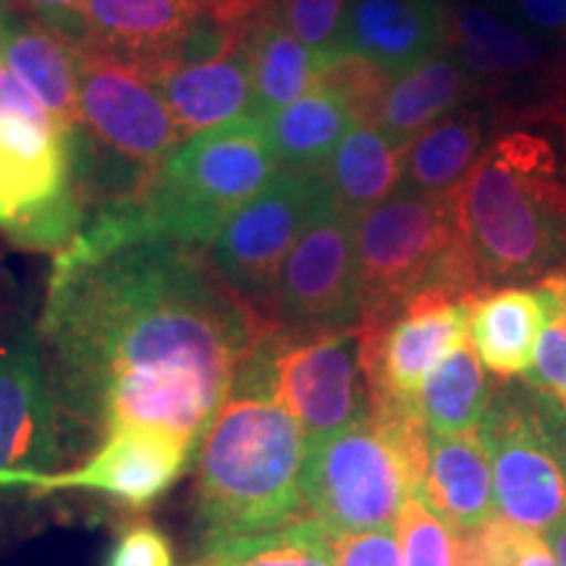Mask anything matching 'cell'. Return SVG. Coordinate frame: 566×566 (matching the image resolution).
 <instances>
[{
    "mask_svg": "<svg viewBox=\"0 0 566 566\" xmlns=\"http://www.w3.org/2000/svg\"><path fill=\"white\" fill-rule=\"evenodd\" d=\"M268 325L205 250L80 231L38 321L63 446L158 428L197 449Z\"/></svg>",
    "mask_w": 566,
    "mask_h": 566,
    "instance_id": "6da1fadb",
    "label": "cell"
},
{
    "mask_svg": "<svg viewBox=\"0 0 566 566\" xmlns=\"http://www.w3.org/2000/svg\"><path fill=\"white\" fill-rule=\"evenodd\" d=\"M501 132L454 189L459 229L485 289L566 263V113L499 111Z\"/></svg>",
    "mask_w": 566,
    "mask_h": 566,
    "instance_id": "7a4b0ae2",
    "label": "cell"
},
{
    "mask_svg": "<svg viewBox=\"0 0 566 566\" xmlns=\"http://www.w3.org/2000/svg\"><path fill=\"white\" fill-rule=\"evenodd\" d=\"M281 171L263 122L244 116L184 139L137 197L92 210L108 239H158L208 250L218 231Z\"/></svg>",
    "mask_w": 566,
    "mask_h": 566,
    "instance_id": "3957f363",
    "label": "cell"
},
{
    "mask_svg": "<svg viewBox=\"0 0 566 566\" xmlns=\"http://www.w3.org/2000/svg\"><path fill=\"white\" fill-rule=\"evenodd\" d=\"M195 459V514L205 543L268 533L307 516V436L273 396L231 391Z\"/></svg>",
    "mask_w": 566,
    "mask_h": 566,
    "instance_id": "277c9868",
    "label": "cell"
},
{
    "mask_svg": "<svg viewBox=\"0 0 566 566\" xmlns=\"http://www.w3.org/2000/svg\"><path fill=\"white\" fill-rule=\"evenodd\" d=\"M354 221L363 323H384L428 296L485 292L459 229L454 192H396Z\"/></svg>",
    "mask_w": 566,
    "mask_h": 566,
    "instance_id": "5b68a950",
    "label": "cell"
},
{
    "mask_svg": "<svg viewBox=\"0 0 566 566\" xmlns=\"http://www.w3.org/2000/svg\"><path fill=\"white\" fill-rule=\"evenodd\" d=\"M428 428L422 417L370 412L338 433L307 443L302 495L307 514L331 533H370L399 522L422 491Z\"/></svg>",
    "mask_w": 566,
    "mask_h": 566,
    "instance_id": "8992f818",
    "label": "cell"
},
{
    "mask_svg": "<svg viewBox=\"0 0 566 566\" xmlns=\"http://www.w3.org/2000/svg\"><path fill=\"white\" fill-rule=\"evenodd\" d=\"M84 221L71 132L0 61V231L19 250L59 254Z\"/></svg>",
    "mask_w": 566,
    "mask_h": 566,
    "instance_id": "52a82bcc",
    "label": "cell"
},
{
    "mask_svg": "<svg viewBox=\"0 0 566 566\" xmlns=\"http://www.w3.org/2000/svg\"><path fill=\"white\" fill-rule=\"evenodd\" d=\"M233 391L273 396L300 422L307 443L334 436L370 415L359 328L292 336L271 323Z\"/></svg>",
    "mask_w": 566,
    "mask_h": 566,
    "instance_id": "ba28073f",
    "label": "cell"
},
{
    "mask_svg": "<svg viewBox=\"0 0 566 566\" xmlns=\"http://www.w3.org/2000/svg\"><path fill=\"white\" fill-rule=\"evenodd\" d=\"M478 433L491 459L499 516L546 535L566 516V475L546 394L533 386L493 391Z\"/></svg>",
    "mask_w": 566,
    "mask_h": 566,
    "instance_id": "9c48e42d",
    "label": "cell"
},
{
    "mask_svg": "<svg viewBox=\"0 0 566 566\" xmlns=\"http://www.w3.org/2000/svg\"><path fill=\"white\" fill-rule=\"evenodd\" d=\"M331 200L323 171H281L218 231L208 250L210 265L252 304L258 313L271 307L281 268Z\"/></svg>",
    "mask_w": 566,
    "mask_h": 566,
    "instance_id": "30bf717a",
    "label": "cell"
},
{
    "mask_svg": "<svg viewBox=\"0 0 566 566\" xmlns=\"http://www.w3.org/2000/svg\"><path fill=\"white\" fill-rule=\"evenodd\" d=\"M265 317L292 336L349 331L363 323L354 221L334 197L283 263Z\"/></svg>",
    "mask_w": 566,
    "mask_h": 566,
    "instance_id": "8fae6325",
    "label": "cell"
},
{
    "mask_svg": "<svg viewBox=\"0 0 566 566\" xmlns=\"http://www.w3.org/2000/svg\"><path fill=\"white\" fill-rule=\"evenodd\" d=\"M472 300L475 296H428L384 323L359 325L370 412L420 417L424 378L470 342Z\"/></svg>",
    "mask_w": 566,
    "mask_h": 566,
    "instance_id": "7c38bea8",
    "label": "cell"
},
{
    "mask_svg": "<svg viewBox=\"0 0 566 566\" xmlns=\"http://www.w3.org/2000/svg\"><path fill=\"white\" fill-rule=\"evenodd\" d=\"M63 436L38 325L0 336V491L34 488L53 475Z\"/></svg>",
    "mask_w": 566,
    "mask_h": 566,
    "instance_id": "4fadbf2b",
    "label": "cell"
},
{
    "mask_svg": "<svg viewBox=\"0 0 566 566\" xmlns=\"http://www.w3.org/2000/svg\"><path fill=\"white\" fill-rule=\"evenodd\" d=\"M195 446L158 428H118L105 436L87 462L40 478L32 493L90 491L129 509L153 506L187 472Z\"/></svg>",
    "mask_w": 566,
    "mask_h": 566,
    "instance_id": "5bb4252c",
    "label": "cell"
},
{
    "mask_svg": "<svg viewBox=\"0 0 566 566\" xmlns=\"http://www.w3.org/2000/svg\"><path fill=\"white\" fill-rule=\"evenodd\" d=\"M208 13V0H87L80 42L134 63L155 82Z\"/></svg>",
    "mask_w": 566,
    "mask_h": 566,
    "instance_id": "9a60e30c",
    "label": "cell"
},
{
    "mask_svg": "<svg viewBox=\"0 0 566 566\" xmlns=\"http://www.w3.org/2000/svg\"><path fill=\"white\" fill-rule=\"evenodd\" d=\"M449 0H352L342 55H357L401 76L449 45Z\"/></svg>",
    "mask_w": 566,
    "mask_h": 566,
    "instance_id": "2e32d148",
    "label": "cell"
},
{
    "mask_svg": "<svg viewBox=\"0 0 566 566\" xmlns=\"http://www.w3.org/2000/svg\"><path fill=\"white\" fill-rule=\"evenodd\" d=\"M556 304L541 283L480 292L472 300L470 342L485 370L501 380L525 378Z\"/></svg>",
    "mask_w": 566,
    "mask_h": 566,
    "instance_id": "e0dca14e",
    "label": "cell"
},
{
    "mask_svg": "<svg viewBox=\"0 0 566 566\" xmlns=\"http://www.w3.org/2000/svg\"><path fill=\"white\" fill-rule=\"evenodd\" d=\"M155 84L179 126L181 139L250 116L252 66L244 32L226 53L168 69Z\"/></svg>",
    "mask_w": 566,
    "mask_h": 566,
    "instance_id": "ac0fdd59",
    "label": "cell"
},
{
    "mask_svg": "<svg viewBox=\"0 0 566 566\" xmlns=\"http://www.w3.org/2000/svg\"><path fill=\"white\" fill-rule=\"evenodd\" d=\"M420 495L457 535L475 533L499 516L493 470L480 433H428Z\"/></svg>",
    "mask_w": 566,
    "mask_h": 566,
    "instance_id": "d6986e66",
    "label": "cell"
},
{
    "mask_svg": "<svg viewBox=\"0 0 566 566\" xmlns=\"http://www.w3.org/2000/svg\"><path fill=\"white\" fill-rule=\"evenodd\" d=\"M0 61L66 129L82 126L80 51L66 34L38 19H17L6 9Z\"/></svg>",
    "mask_w": 566,
    "mask_h": 566,
    "instance_id": "ffe728a7",
    "label": "cell"
},
{
    "mask_svg": "<svg viewBox=\"0 0 566 566\" xmlns=\"http://www.w3.org/2000/svg\"><path fill=\"white\" fill-rule=\"evenodd\" d=\"M449 48L470 71L480 92H501L522 80H541L551 59L546 40L514 27L483 6H457L451 9Z\"/></svg>",
    "mask_w": 566,
    "mask_h": 566,
    "instance_id": "44dd1931",
    "label": "cell"
},
{
    "mask_svg": "<svg viewBox=\"0 0 566 566\" xmlns=\"http://www.w3.org/2000/svg\"><path fill=\"white\" fill-rule=\"evenodd\" d=\"M499 132V111L485 103H467L449 113L407 147L401 189L417 195L454 192Z\"/></svg>",
    "mask_w": 566,
    "mask_h": 566,
    "instance_id": "7402d4cb",
    "label": "cell"
},
{
    "mask_svg": "<svg viewBox=\"0 0 566 566\" xmlns=\"http://www.w3.org/2000/svg\"><path fill=\"white\" fill-rule=\"evenodd\" d=\"M483 95L470 71L449 45L407 74L396 76L388 90L378 129L399 147H409L443 116L475 103Z\"/></svg>",
    "mask_w": 566,
    "mask_h": 566,
    "instance_id": "603a6c76",
    "label": "cell"
},
{
    "mask_svg": "<svg viewBox=\"0 0 566 566\" xmlns=\"http://www.w3.org/2000/svg\"><path fill=\"white\" fill-rule=\"evenodd\" d=\"M244 42L252 66L250 116L263 124L273 113L300 101L325 69L321 59L281 24L271 3L244 27Z\"/></svg>",
    "mask_w": 566,
    "mask_h": 566,
    "instance_id": "cb8c5ba5",
    "label": "cell"
},
{
    "mask_svg": "<svg viewBox=\"0 0 566 566\" xmlns=\"http://www.w3.org/2000/svg\"><path fill=\"white\" fill-rule=\"evenodd\" d=\"M407 147L388 139L378 126L354 124L325 166L331 197L349 218L401 192Z\"/></svg>",
    "mask_w": 566,
    "mask_h": 566,
    "instance_id": "d4e9b609",
    "label": "cell"
},
{
    "mask_svg": "<svg viewBox=\"0 0 566 566\" xmlns=\"http://www.w3.org/2000/svg\"><path fill=\"white\" fill-rule=\"evenodd\" d=\"M354 126V118L334 90L315 82L300 101L265 122L275 160L283 171H323Z\"/></svg>",
    "mask_w": 566,
    "mask_h": 566,
    "instance_id": "484cf974",
    "label": "cell"
},
{
    "mask_svg": "<svg viewBox=\"0 0 566 566\" xmlns=\"http://www.w3.org/2000/svg\"><path fill=\"white\" fill-rule=\"evenodd\" d=\"M493 388L475 346L464 342L433 373L420 391V417L428 433L457 436L475 433L491 407Z\"/></svg>",
    "mask_w": 566,
    "mask_h": 566,
    "instance_id": "4316f807",
    "label": "cell"
},
{
    "mask_svg": "<svg viewBox=\"0 0 566 566\" xmlns=\"http://www.w3.org/2000/svg\"><path fill=\"white\" fill-rule=\"evenodd\" d=\"M192 566H334L331 530L307 514L268 533L216 537Z\"/></svg>",
    "mask_w": 566,
    "mask_h": 566,
    "instance_id": "83f0119b",
    "label": "cell"
},
{
    "mask_svg": "<svg viewBox=\"0 0 566 566\" xmlns=\"http://www.w3.org/2000/svg\"><path fill=\"white\" fill-rule=\"evenodd\" d=\"M462 537V566H558L546 535L495 516Z\"/></svg>",
    "mask_w": 566,
    "mask_h": 566,
    "instance_id": "f1b7e54d",
    "label": "cell"
},
{
    "mask_svg": "<svg viewBox=\"0 0 566 566\" xmlns=\"http://www.w3.org/2000/svg\"><path fill=\"white\" fill-rule=\"evenodd\" d=\"M399 543L405 566H462V537L415 493L401 509Z\"/></svg>",
    "mask_w": 566,
    "mask_h": 566,
    "instance_id": "f546056e",
    "label": "cell"
},
{
    "mask_svg": "<svg viewBox=\"0 0 566 566\" xmlns=\"http://www.w3.org/2000/svg\"><path fill=\"white\" fill-rule=\"evenodd\" d=\"M352 0H271L281 24L307 45L323 66L342 59L344 21Z\"/></svg>",
    "mask_w": 566,
    "mask_h": 566,
    "instance_id": "4dcf8cb0",
    "label": "cell"
},
{
    "mask_svg": "<svg viewBox=\"0 0 566 566\" xmlns=\"http://www.w3.org/2000/svg\"><path fill=\"white\" fill-rule=\"evenodd\" d=\"M317 82L331 87L349 108L354 124L378 126L394 76L357 55H342L321 71Z\"/></svg>",
    "mask_w": 566,
    "mask_h": 566,
    "instance_id": "1f68e13d",
    "label": "cell"
},
{
    "mask_svg": "<svg viewBox=\"0 0 566 566\" xmlns=\"http://www.w3.org/2000/svg\"><path fill=\"white\" fill-rule=\"evenodd\" d=\"M527 386L548 394L566 409V310L556 304L554 315L537 342L535 363L525 375Z\"/></svg>",
    "mask_w": 566,
    "mask_h": 566,
    "instance_id": "d6a6232c",
    "label": "cell"
},
{
    "mask_svg": "<svg viewBox=\"0 0 566 566\" xmlns=\"http://www.w3.org/2000/svg\"><path fill=\"white\" fill-rule=\"evenodd\" d=\"M334 566H405L394 527L370 533H331Z\"/></svg>",
    "mask_w": 566,
    "mask_h": 566,
    "instance_id": "836d02e7",
    "label": "cell"
},
{
    "mask_svg": "<svg viewBox=\"0 0 566 566\" xmlns=\"http://www.w3.org/2000/svg\"><path fill=\"white\" fill-rule=\"evenodd\" d=\"M105 566H174L171 543L150 522H134L116 537Z\"/></svg>",
    "mask_w": 566,
    "mask_h": 566,
    "instance_id": "e575fe53",
    "label": "cell"
},
{
    "mask_svg": "<svg viewBox=\"0 0 566 566\" xmlns=\"http://www.w3.org/2000/svg\"><path fill=\"white\" fill-rule=\"evenodd\" d=\"M516 19L527 32L546 42L566 40V0H512Z\"/></svg>",
    "mask_w": 566,
    "mask_h": 566,
    "instance_id": "d590c367",
    "label": "cell"
},
{
    "mask_svg": "<svg viewBox=\"0 0 566 566\" xmlns=\"http://www.w3.org/2000/svg\"><path fill=\"white\" fill-rule=\"evenodd\" d=\"M21 11L30 13V19H38L42 24L53 27L80 42L82 27H80V13L87 0H13Z\"/></svg>",
    "mask_w": 566,
    "mask_h": 566,
    "instance_id": "8d00e7d4",
    "label": "cell"
},
{
    "mask_svg": "<svg viewBox=\"0 0 566 566\" xmlns=\"http://www.w3.org/2000/svg\"><path fill=\"white\" fill-rule=\"evenodd\" d=\"M533 103L548 105V108L566 113V40L558 42L551 59L543 69Z\"/></svg>",
    "mask_w": 566,
    "mask_h": 566,
    "instance_id": "74e56055",
    "label": "cell"
},
{
    "mask_svg": "<svg viewBox=\"0 0 566 566\" xmlns=\"http://www.w3.org/2000/svg\"><path fill=\"white\" fill-rule=\"evenodd\" d=\"M546 412H548L551 433H554L558 457H562V467H564V475H566V409L546 394Z\"/></svg>",
    "mask_w": 566,
    "mask_h": 566,
    "instance_id": "f35d334b",
    "label": "cell"
},
{
    "mask_svg": "<svg viewBox=\"0 0 566 566\" xmlns=\"http://www.w3.org/2000/svg\"><path fill=\"white\" fill-rule=\"evenodd\" d=\"M541 286L548 289V292L556 296V302L562 304V310H566V263L558 265L556 271H551L548 275H543Z\"/></svg>",
    "mask_w": 566,
    "mask_h": 566,
    "instance_id": "ab89813d",
    "label": "cell"
},
{
    "mask_svg": "<svg viewBox=\"0 0 566 566\" xmlns=\"http://www.w3.org/2000/svg\"><path fill=\"white\" fill-rule=\"evenodd\" d=\"M546 541L551 551H554L558 566H566V516L558 522L556 527H551L546 533Z\"/></svg>",
    "mask_w": 566,
    "mask_h": 566,
    "instance_id": "60d3db41",
    "label": "cell"
},
{
    "mask_svg": "<svg viewBox=\"0 0 566 566\" xmlns=\"http://www.w3.org/2000/svg\"><path fill=\"white\" fill-rule=\"evenodd\" d=\"M3 17H6V6H3V9H0V24H3Z\"/></svg>",
    "mask_w": 566,
    "mask_h": 566,
    "instance_id": "b9f144b4",
    "label": "cell"
},
{
    "mask_svg": "<svg viewBox=\"0 0 566 566\" xmlns=\"http://www.w3.org/2000/svg\"><path fill=\"white\" fill-rule=\"evenodd\" d=\"M0 9H3V3H0Z\"/></svg>",
    "mask_w": 566,
    "mask_h": 566,
    "instance_id": "7bdbcfd3",
    "label": "cell"
}]
</instances>
